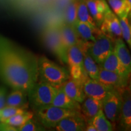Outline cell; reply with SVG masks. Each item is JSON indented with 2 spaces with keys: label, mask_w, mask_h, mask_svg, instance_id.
I'll return each instance as SVG.
<instances>
[{
  "label": "cell",
  "mask_w": 131,
  "mask_h": 131,
  "mask_svg": "<svg viewBox=\"0 0 131 131\" xmlns=\"http://www.w3.org/2000/svg\"><path fill=\"white\" fill-rule=\"evenodd\" d=\"M38 58L0 35V80L13 89L28 92L38 80Z\"/></svg>",
  "instance_id": "cell-1"
},
{
  "label": "cell",
  "mask_w": 131,
  "mask_h": 131,
  "mask_svg": "<svg viewBox=\"0 0 131 131\" xmlns=\"http://www.w3.org/2000/svg\"><path fill=\"white\" fill-rule=\"evenodd\" d=\"M38 80L46 81L56 87L61 86L69 79L68 72L51 60L42 56L38 60Z\"/></svg>",
  "instance_id": "cell-2"
},
{
  "label": "cell",
  "mask_w": 131,
  "mask_h": 131,
  "mask_svg": "<svg viewBox=\"0 0 131 131\" xmlns=\"http://www.w3.org/2000/svg\"><path fill=\"white\" fill-rule=\"evenodd\" d=\"M36 120L45 128H54L64 118L80 112L79 111L64 109L52 105L42 106L35 110Z\"/></svg>",
  "instance_id": "cell-3"
},
{
  "label": "cell",
  "mask_w": 131,
  "mask_h": 131,
  "mask_svg": "<svg viewBox=\"0 0 131 131\" xmlns=\"http://www.w3.org/2000/svg\"><path fill=\"white\" fill-rule=\"evenodd\" d=\"M59 87L46 81H37L27 92L29 101L34 111L51 104Z\"/></svg>",
  "instance_id": "cell-4"
},
{
  "label": "cell",
  "mask_w": 131,
  "mask_h": 131,
  "mask_svg": "<svg viewBox=\"0 0 131 131\" xmlns=\"http://www.w3.org/2000/svg\"><path fill=\"white\" fill-rule=\"evenodd\" d=\"M95 41L92 42L87 52L99 65L114 50L115 41L103 34L99 29L95 32Z\"/></svg>",
  "instance_id": "cell-5"
},
{
  "label": "cell",
  "mask_w": 131,
  "mask_h": 131,
  "mask_svg": "<svg viewBox=\"0 0 131 131\" xmlns=\"http://www.w3.org/2000/svg\"><path fill=\"white\" fill-rule=\"evenodd\" d=\"M102 110L112 123L118 122L122 107V97L119 89H113L102 101Z\"/></svg>",
  "instance_id": "cell-6"
},
{
  "label": "cell",
  "mask_w": 131,
  "mask_h": 131,
  "mask_svg": "<svg viewBox=\"0 0 131 131\" xmlns=\"http://www.w3.org/2000/svg\"><path fill=\"white\" fill-rule=\"evenodd\" d=\"M43 40L50 50L63 63H67V52L62 45L58 26L47 27L43 33Z\"/></svg>",
  "instance_id": "cell-7"
},
{
  "label": "cell",
  "mask_w": 131,
  "mask_h": 131,
  "mask_svg": "<svg viewBox=\"0 0 131 131\" xmlns=\"http://www.w3.org/2000/svg\"><path fill=\"white\" fill-rule=\"evenodd\" d=\"M83 89L86 96L103 101L114 88L103 84L98 80L92 79L86 73L82 77Z\"/></svg>",
  "instance_id": "cell-8"
},
{
  "label": "cell",
  "mask_w": 131,
  "mask_h": 131,
  "mask_svg": "<svg viewBox=\"0 0 131 131\" xmlns=\"http://www.w3.org/2000/svg\"><path fill=\"white\" fill-rule=\"evenodd\" d=\"M100 30L114 41L116 39L122 38L119 18L111 10L104 16L100 25Z\"/></svg>",
  "instance_id": "cell-9"
},
{
  "label": "cell",
  "mask_w": 131,
  "mask_h": 131,
  "mask_svg": "<svg viewBox=\"0 0 131 131\" xmlns=\"http://www.w3.org/2000/svg\"><path fill=\"white\" fill-rule=\"evenodd\" d=\"M122 97V107L119 116V125L124 130L131 129V98L128 86L119 89Z\"/></svg>",
  "instance_id": "cell-10"
},
{
  "label": "cell",
  "mask_w": 131,
  "mask_h": 131,
  "mask_svg": "<svg viewBox=\"0 0 131 131\" xmlns=\"http://www.w3.org/2000/svg\"><path fill=\"white\" fill-rule=\"evenodd\" d=\"M129 79L114 72L99 67L98 81L106 86L116 89H123L128 86Z\"/></svg>",
  "instance_id": "cell-11"
},
{
  "label": "cell",
  "mask_w": 131,
  "mask_h": 131,
  "mask_svg": "<svg viewBox=\"0 0 131 131\" xmlns=\"http://www.w3.org/2000/svg\"><path fill=\"white\" fill-rule=\"evenodd\" d=\"M86 122L81 112L62 119L54 128L58 131L85 130Z\"/></svg>",
  "instance_id": "cell-12"
},
{
  "label": "cell",
  "mask_w": 131,
  "mask_h": 131,
  "mask_svg": "<svg viewBox=\"0 0 131 131\" xmlns=\"http://www.w3.org/2000/svg\"><path fill=\"white\" fill-rule=\"evenodd\" d=\"M61 86L66 94L77 102L81 103L86 97L83 89L82 78H69Z\"/></svg>",
  "instance_id": "cell-13"
},
{
  "label": "cell",
  "mask_w": 131,
  "mask_h": 131,
  "mask_svg": "<svg viewBox=\"0 0 131 131\" xmlns=\"http://www.w3.org/2000/svg\"><path fill=\"white\" fill-rule=\"evenodd\" d=\"M85 2L97 27L100 26L105 15L111 10L107 3L105 0H85Z\"/></svg>",
  "instance_id": "cell-14"
},
{
  "label": "cell",
  "mask_w": 131,
  "mask_h": 131,
  "mask_svg": "<svg viewBox=\"0 0 131 131\" xmlns=\"http://www.w3.org/2000/svg\"><path fill=\"white\" fill-rule=\"evenodd\" d=\"M102 107L101 101L89 96L85 97L80 106V112L84 117L86 124L92 122L95 116L102 109Z\"/></svg>",
  "instance_id": "cell-15"
},
{
  "label": "cell",
  "mask_w": 131,
  "mask_h": 131,
  "mask_svg": "<svg viewBox=\"0 0 131 131\" xmlns=\"http://www.w3.org/2000/svg\"><path fill=\"white\" fill-rule=\"evenodd\" d=\"M98 66L106 70L117 73L126 78H129L130 77V73L119 61L114 50H113L106 57L105 60L100 64L98 65Z\"/></svg>",
  "instance_id": "cell-16"
},
{
  "label": "cell",
  "mask_w": 131,
  "mask_h": 131,
  "mask_svg": "<svg viewBox=\"0 0 131 131\" xmlns=\"http://www.w3.org/2000/svg\"><path fill=\"white\" fill-rule=\"evenodd\" d=\"M58 29L62 45L66 51L68 52L70 47L78 43L79 40L77 34L73 25L68 23L58 26Z\"/></svg>",
  "instance_id": "cell-17"
},
{
  "label": "cell",
  "mask_w": 131,
  "mask_h": 131,
  "mask_svg": "<svg viewBox=\"0 0 131 131\" xmlns=\"http://www.w3.org/2000/svg\"><path fill=\"white\" fill-rule=\"evenodd\" d=\"M51 104L58 107L64 109H72L80 111V104L70 98L68 95L64 92L61 86L58 88L57 93L53 98Z\"/></svg>",
  "instance_id": "cell-18"
},
{
  "label": "cell",
  "mask_w": 131,
  "mask_h": 131,
  "mask_svg": "<svg viewBox=\"0 0 131 131\" xmlns=\"http://www.w3.org/2000/svg\"><path fill=\"white\" fill-rule=\"evenodd\" d=\"M27 92L20 89H13L6 97V106L21 107L26 109L27 107Z\"/></svg>",
  "instance_id": "cell-19"
},
{
  "label": "cell",
  "mask_w": 131,
  "mask_h": 131,
  "mask_svg": "<svg viewBox=\"0 0 131 131\" xmlns=\"http://www.w3.org/2000/svg\"><path fill=\"white\" fill-rule=\"evenodd\" d=\"M114 50L119 61L129 72H131V58L130 53L122 38L116 39Z\"/></svg>",
  "instance_id": "cell-20"
},
{
  "label": "cell",
  "mask_w": 131,
  "mask_h": 131,
  "mask_svg": "<svg viewBox=\"0 0 131 131\" xmlns=\"http://www.w3.org/2000/svg\"><path fill=\"white\" fill-rule=\"evenodd\" d=\"M73 26L80 41L84 42H93L95 41V32L98 28L92 29L89 24L78 20L75 21Z\"/></svg>",
  "instance_id": "cell-21"
},
{
  "label": "cell",
  "mask_w": 131,
  "mask_h": 131,
  "mask_svg": "<svg viewBox=\"0 0 131 131\" xmlns=\"http://www.w3.org/2000/svg\"><path fill=\"white\" fill-rule=\"evenodd\" d=\"M84 53L77 44L72 46L67 52V63L69 67L77 66L84 69Z\"/></svg>",
  "instance_id": "cell-22"
},
{
  "label": "cell",
  "mask_w": 131,
  "mask_h": 131,
  "mask_svg": "<svg viewBox=\"0 0 131 131\" xmlns=\"http://www.w3.org/2000/svg\"><path fill=\"white\" fill-rule=\"evenodd\" d=\"M77 20L89 24L92 29H95L98 28L94 19H93L92 16L90 14L86 2H85V0L78 1L77 8Z\"/></svg>",
  "instance_id": "cell-23"
},
{
  "label": "cell",
  "mask_w": 131,
  "mask_h": 131,
  "mask_svg": "<svg viewBox=\"0 0 131 131\" xmlns=\"http://www.w3.org/2000/svg\"><path fill=\"white\" fill-rule=\"evenodd\" d=\"M115 14L118 17L130 15L131 3L127 0H107Z\"/></svg>",
  "instance_id": "cell-24"
},
{
  "label": "cell",
  "mask_w": 131,
  "mask_h": 131,
  "mask_svg": "<svg viewBox=\"0 0 131 131\" xmlns=\"http://www.w3.org/2000/svg\"><path fill=\"white\" fill-rule=\"evenodd\" d=\"M83 66L87 75L92 79L98 80L99 66L88 52L84 53Z\"/></svg>",
  "instance_id": "cell-25"
},
{
  "label": "cell",
  "mask_w": 131,
  "mask_h": 131,
  "mask_svg": "<svg viewBox=\"0 0 131 131\" xmlns=\"http://www.w3.org/2000/svg\"><path fill=\"white\" fill-rule=\"evenodd\" d=\"M91 123L97 131H112L114 129L112 123L106 118L102 109L95 116Z\"/></svg>",
  "instance_id": "cell-26"
},
{
  "label": "cell",
  "mask_w": 131,
  "mask_h": 131,
  "mask_svg": "<svg viewBox=\"0 0 131 131\" xmlns=\"http://www.w3.org/2000/svg\"><path fill=\"white\" fill-rule=\"evenodd\" d=\"M34 117V114L32 112L30 111H25L22 114H18L15 115L12 117L9 118L5 120L4 122L6 123L9 124V125L15 127L17 128L23 125V124L29 121V119H32Z\"/></svg>",
  "instance_id": "cell-27"
},
{
  "label": "cell",
  "mask_w": 131,
  "mask_h": 131,
  "mask_svg": "<svg viewBox=\"0 0 131 131\" xmlns=\"http://www.w3.org/2000/svg\"><path fill=\"white\" fill-rule=\"evenodd\" d=\"M120 23L122 38L126 41L129 46H131V27L129 15H125L118 18Z\"/></svg>",
  "instance_id": "cell-28"
},
{
  "label": "cell",
  "mask_w": 131,
  "mask_h": 131,
  "mask_svg": "<svg viewBox=\"0 0 131 131\" xmlns=\"http://www.w3.org/2000/svg\"><path fill=\"white\" fill-rule=\"evenodd\" d=\"M78 1H74L70 3L66 9V23L73 25L77 20V8Z\"/></svg>",
  "instance_id": "cell-29"
},
{
  "label": "cell",
  "mask_w": 131,
  "mask_h": 131,
  "mask_svg": "<svg viewBox=\"0 0 131 131\" xmlns=\"http://www.w3.org/2000/svg\"><path fill=\"white\" fill-rule=\"evenodd\" d=\"M26 111V109L21 107H13V106H6L0 110V122H4L5 120L12 117L15 115L22 114Z\"/></svg>",
  "instance_id": "cell-30"
},
{
  "label": "cell",
  "mask_w": 131,
  "mask_h": 131,
  "mask_svg": "<svg viewBox=\"0 0 131 131\" xmlns=\"http://www.w3.org/2000/svg\"><path fill=\"white\" fill-rule=\"evenodd\" d=\"M45 128L39 123L36 119H30L25 123L17 127L19 131H41L45 130Z\"/></svg>",
  "instance_id": "cell-31"
},
{
  "label": "cell",
  "mask_w": 131,
  "mask_h": 131,
  "mask_svg": "<svg viewBox=\"0 0 131 131\" xmlns=\"http://www.w3.org/2000/svg\"><path fill=\"white\" fill-rule=\"evenodd\" d=\"M7 89L4 86H0V110L6 106Z\"/></svg>",
  "instance_id": "cell-32"
},
{
  "label": "cell",
  "mask_w": 131,
  "mask_h": 131,
  "mask_svg": "<svg viewBox=\"0 0 131 131\" xmlns=\"http://www.w3.org/2000/svg\"><path fill=\"white\" fill-rule=\"evenodd\" d=\"M0 130L1 131H16L17 128L4 122H0Z\"/></svg>",
  "instance_id": "cell-33"
},
{
  "label": "cell",
  "mask_w": 131,
  "mask_h": 131,
  "mask_svg": "<svg viewBox=\"0 0 131 131\" xmlns=\"http://www.w3.org/2000/svg\"><path fill=\"white\" fill-rule=\"evenodd\" d=\"M86 131H97L95 127L92 124V123H89L86 124V129H85Z\"/></svg>",
  "instance_id": "cell-34"
},
{
  "label": "cell",
  "mask_w": 131,
  "mask_h": 131,
  "mask_svg": "<svg viewBox=\"0 0 131 131\" xmlns=\"http://www.w3.org/2000/svg\"><path fill=\"white\" fill-rule=\"evenodd\" d=\"M0 118H1V116H0Z\"/></svg>",
  "instance_id": "cell-35"
}]
</instances>
